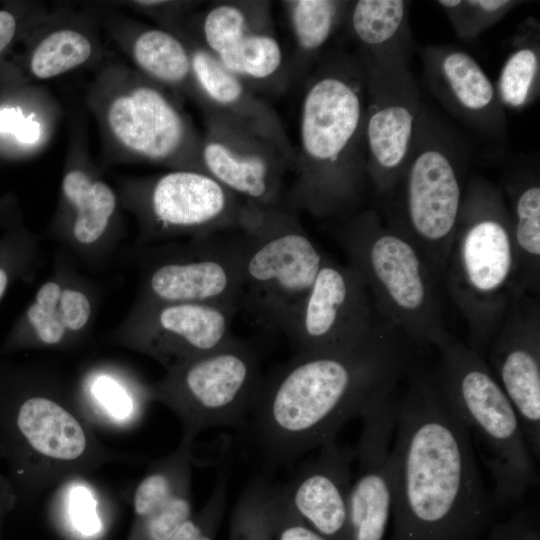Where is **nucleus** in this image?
<instances>
[{
  "label": "nucleus",
  "mask_w": 540,
  "mask_h": 540,
  "mask_svg": "<svg viewBox=\"0 0 540 540\" xmlns=\"http://www.w3.org/2000/svg\"><path fill=\"white\" fill-rule=\"evenodd\" d=\"M406 375L391 448V540H476L495 502L472 443L434 372L411 367Z\"/></svg>",
  "instance_id": "f257e3e1"
},
{
  "label": "nucleus",
  "mask_w": 540,
  "mask_h": 540,
  "mask_svg": "<svg viewBox=\"0 0 540 540\" xmlns=\"http://www.w3.org/2000/svg\"><path fill=\"white\" fill-rule=\"evenodd\" d=\"M408 340L379 318L359 344L295 354L263 377L249 421L270 463H289L336 439L339 430L396 388L412 367Z\"/></svg>",
  "instance_id": "f03ea898"
},
{
  "label": "nucleus",
  "mask_w": 540,
  "mask_h": 540,
  "mask_svg": "<svg viewBox=\"0 0 540 540\" xmlns=\"http://www.w3.org/2000/svg\"><path fill=\"white\" fill-rule=\"evenodd\" d=\"M294 180L282 205L340 221L363 210L366 172L365 70L354 52L328 49L304 82Z\"/></svg>",
  "instance_id": "7ed1b4c3"
},
{
  "label": "nucleus",
  "mask_w": 540,
  "mask_h": 540,
  "mask_svg": "<svg viewBox=\"0 0 540 540\" xmlns=\"http://www.w3.org/2000/svg\"><path fill=\"white\" fill-rule=\"evenodd\" d=\"M0 438L18 503L102 465L131 459L99 441L73 377L1 353Z\"/></svg>",
  "instance_id": "20e7f679"
},
{
  "label": "nucleus",
  "mask_w": 540,
  "mask_h": 540,
  "mask_svg": "<svg viewBox=\"0 0 540 540\" xmlns=\"http://www.w3.org/2000/svg\"><path fill=\"white\" fill-rule=\"evenodd\" d=\"M470 140L426 105L401 174L373 208L419 251L441 285L471 174Z\"/></svg>",
  "instance_id": "39448f33"
},
{
  "label": "nucleus",
  "mask_w": 540,
  "mask_h": 540,
  "mask_svg": "<svg viewBox=\"0 0 540 540\" xmlns=\"http://www.w3.org/2000/svg\"><path fill=\"white\" fill-rule=\"evenodd\" d=\"M467 323V344L484 358L518 293L511 223L498 185L470 174L443 283Z\"/></svg>",
  "instance_id": "423d86ee"
},
{
  "label": "nucleus",
  "mask_w": 540,
  "mask_h": 540,
  "mask_svg": "<svg viewBox=\"0 0 540 540\" xmlns=\"http://www.w3.org/2000/svg\"><path fill=\"white\" fill-rule=\"evenodd\" d=\"M86 102L113 162L204 172L201 138L179 96L122 62L101 65Z\"/></svg>",
  "instance_id": "0eeeda50"
},
{
  "label": "nucleus",
  "mask_w": 540,
  "mask_h": 540,
  "mask_svg": "<svg viewBox=\"0 0 540 540\" xmlns=\"http://www.w3.org/2000/svg\"><path fill=\"white\" fill-rule=\"evenodd\" d=\"M334 237L380 319L421 346L440 350L454 339L444 320L441 283L419 251L373 208L337 221Z\"/></svg>",
  "instance_id": "6e6552de"
},
{
  "label": "nucleus",
  "mask_w": 540,
  "mask_h": 540,
  "mask_svg": "<svg viewBox=\"0 0 540 540\" xmlns=\"http://www.w3.org/2000/svg\"><path fill=\"white\" fill-rule=\"evenodd\" d=\"M440 352L437 384L492 477L494 502L521 499L538 484V471L514 406L467 344L453 339Z\"/></svg>",
  "instance_id": "1a4fd4ad"
},
{
  "label": "nucleus",
  "mask_w": 540,
  "mask_h": 540,
  "mask_svg": "<svg viewBox=\"0 0 540 540\" xmlns=\"http://www.w3.org/2000/svg\"><path fill=\"white\" fill-rule=\"evenodd\" d=\"M242 246L241 307L252 323L280 329L305 296L323 263V252L298 213L246 202L238 230Z\"/></svg>",
  "instance_id": "9d476101"
},
{
  "label": "nucleus",
  "mask_w": 540,
  "mask_h": 540,
  "mask_svg": "<svg viewBox=\"0 0 540 540\" xmlns=\"http://www.w3.org/2000/svg\"><path fill=\"white\" fill-rule=\"evenodd\" d=\"M263 377L252 344L238 338L166 371L150 382L152 402L171 410L182 426L180 443L193 445L213 427H240L249 421Z\"/></svg>",
  "instance_id": "9b49d317"
},
{
  "label": "nucleus",
  "mask_w": 540,
  "mask_h": 540,
  "mask_svg": "<svg viewBox=\"0 0 540 540\" xmlns=\"http://www.w3.org/2000/svg\"><path fill=\"white\" fill-rule=\"evenodd\" d=\"M117 193L136 219L135 246L239 230L246 204L210 175L192 170L124 178Z\"/></svg>",
  "instance_id": "f8f14e48"
},
{
  "label": "nucleus",
  "mask_w": 540,
  "mask_h": 540,
  "mask_svg": "<svg viewBox=\"0 0 540 540\" xmlns=\"http://www.w3.org/2000/svg\"><path fill=\"white\" fill-rule=\"evenodd\" d=\"M138 271L135 301L203 303L241 307L242 246L236 231L186 241L133 246Z\"/></svg>",
  "instance_id": "ddd939ff"
},
{
  "label": "nucleus",
  "mask_w": 540,
  "mask_h": 540,
  "mask_svg": "<svg viewBox=\"0 0 540 540\" xmlns=\"http://www.w3.org/2000/svg\"><path fill=\"white\" fill-rule=\"evenodd\" d=\"M81 269L64 248L55 251L49 275L8 330L1 354L70 351L88 340L105 287Z\"/></svg>",
  "instance_id": "4468645a"
},
{
  "label": "nucleus",
  "mask_w": 540,
  "mask_h": 540,
  "mask_svg": "<svg viewBox=\"0 0 540 540\" xmlns=\"http://www.w3.org/2000/svg\"><path fill=\"white\" fill-rule=\"evenodd\" d=\"M78 140L64 166L48 233L82 268L100 271L125 238L122 206L117 191L86 157L82 138Z\"/></svg>",
  "instance_id": "2eb2a0df"
},
{
  "label": "nucleus",
  "mask_w": 540,
  "mask_h": 540,
  "mask_svg": "<svg viewBox=\"0 0 540 540\" xmlns=\"http://www.w3.org/2000/svg\"><path fill=\"white\" fill-rule=\"evenodd\" d=\"M237 312L203 303L134 301L106 340L171 371L235 339L231 326Z\"/></svg>",
  "instance_id": "dca6fc26"
},
{
  "label": "nucleus",
  "mask_w": 540,
  "mask_h": 540,
  "mask_svg": "<svg viewBox=\"0 0 540 540\" xmlns=\"http://www.w3.org/2000/svg\"><path fill=\"white\" fill-rule=\"evenodd\" d=\"M379 317L358 273L325 254L302 300L280 326L296 354L351 348L366 339Z\"/></svg>",
  "instance_id": "f3484780"
},
{
  "label": "nucleus",
  "mask_w": 540,
  "mask_h": 540,
  "mask_svg": "<svg viewBox=\"0 0 540 540\" xmlns=\"http://www.w3.org/2000/svg\"><path fill=\"white\" fill-rule=\"evenodd\" d=\"M363 67L366 172L377 199L401 174L426 104L409 66Z\"/></svg>",
  "instance_id": "a211bd4d"
},
{
  "label": "nucleus",
  "mask_w": 540,
  "mask_h": 540,
  "mask_svg": "<svg viewBox=\"0 0 540 540\" xmlns=\"http://www.w3.org/2000/svg\"><path fill=\"white\" fill-rule=\"evenodd\" d=\"M487 365L519 417L528 447L540 458V300L516 293L488 349Z\"/></svg>",
  "instance_id": "6ab92c4d"
},
{
  "label": "nucleus",
  "mask_w": 540,
  "mask_h": 540,
  "mask_svg": "<svg viewBox=\"0 0 540 540\" xmlns=\"http://www.w3.org/2000/svg\"><path fill=\"white\" fill-rule=\"evenodd\" d=\"M395 389L373 401L360 415L363 423L355 448L357 473L349 492L345 540H384L392 516Z\"/></svg>",
  "instance_id": "aec40b11"
},
{
  "label": "nucleus",
  "mask_w": 540,
  "mask_h": 540,
  "mask_svg": "<svg viewBox=\"0 0 540 540\" xmlns=\"http://www.w3.org/2000/svg\"><path fill=\"white\" fill-rule=\"evenodd\" d=\"M204 116L201 161L205 173L248 203L282 205L283 178L291 170L282 152L217 114Z\"/></svg>",
  "instance_id": "412c9836"
},
{
  "label": "nucleus",
  "mask_w": 540,
  "mask_h": 540,
  "mask_svg": "<svg viewBox=\"0 0 540 540\" xmlns=\"http://www.w3.org/2000/svg\"><path fill=\"white\" fill-rule=\"evenodd\" d=\"M431 95L455 121L486 140L501 141L506 110L494 83L467 51L447 44L416 46Z\"/></svg>",
  "instance_id": "4be33fe9"
},
{
  "label": "nucleus",
  "mask_w": 540,
  "mask_h": 540,
  "mask_svg": "<svg viewBox=\"0 0 540 540\" xmlns=\"http://www.w3.org/2000/svg\"><path fill=\"white\" fill-rule=\"evenodd\" d=\"M173 33L181 36L189 48L199 93L198 105L204 114H217L270 142L282 152L292 167L295 146L274 108L185 32L177 29Z\"/></svg>",
  "instance_id": "5701e85b"
},
{
  "label": "nucleus",
  "mask_w": 540,
  "mask_h": 540,
  "mask_svg": "<svg viewBox=\"0 0 540 540\" xmlns=\"http://www.w3.org/2000/svg\"><path fill=\"white\" fill-rule=\"evenodd\" d=\"M355 448L335 440L300 466L285 485L277 486L291 510L327 540H345Z\"/></svg>",
  "instance_id": "b1692460"
},
{
  "label": "nucleus",
  "mask_w": 540,
  "mask_h": 540,
  "mask_svg": "<svg viewBox=\"0 0 540 540\" xmlns=\"http://www.w3.org/2000/svg\"><path fill=\"white\" fill-rule=\"evenodd\" d=\"M411 1H349L342 31L364 66H409L416 50L410 28Z\"/></svg>",
  "instance_id": "393cba45"
},
{
  "label": "nucleus",
  "mask_w": 540,
  "mask_h": 540,
  "mask_svg": "<svg viewBox=\"0 0 540 540\" xmlns=\"http://www.w3.org/2000/svg\"><path fill=\"white\" fill-rule=\"evenodd\" d=\"M75 391L93 424L127 429L139 423L152 402L149 384L130 367L110 359L93 361L73 377Z\"/></svg>",
  "instance_id": "a878e982"
},
{
  "label": "nucleus",
  "mask_w": 540,
  "mask_h": 540,
  "mask_svg": "<svg viewBox=\"0 0 540 540\" xmlns=\"http://www.w3.org/2000/svg\"><path fill=\"white\" fill-rule=\"evenodd\" d=\"M112 37L133 68L178 96L198 104L199 93L185 40L166 29L126 19L110 26Z\"/></svg>",
  "instance_id": "bb28decb"
},
{
  "label": "nucleus",
  "mask_w": 540,
  "mask_h": 540,
  "mask_svg": "<svg viewBox=\"0 0 540 540\" xmlns=\"http://www.w3.org/2000/svg\"><path fill=\"white\" fill-rule=\"evenodd\" d=\"M509 212L519 292H540V174L535 161L510 166L499 186Z\"/></svg>",
  "instance_id": "cd10ccee"
},
{
  "label": "nucleus",
  "mask_w": 540,
  "mask_h": 540,
  "mask_svg": "<svg viewBox=\"0 0 540 540\" xmlns=\"http://www.w3.org/2000/svg\"><path fill=\"white\" fill-rule=\"evenodd\" d=\"M280 3L294 47L287 61L290 80L306 79L331 41L342 31L349 0H284Z\"/></svg>",
  "instance_id": "c85d7f7f"
},
{
  "label": "nucleus",
  "mask_w": 540,
  "mask_h": 540,
  "mask_svg": "<svg viewBox=\"0 0 540 540\" xmlns=\"http://www.w3.org/2000/svg\"><path fill=\"white\" fill-rule=\"evenodd\" d=\"M271 7L267 0L218 1L187 17L177 29L217 56L250 33L275 30Z\"/></svg>",
  "instance_id": "c756f323"
},
{
  "label": "nucleus",
  "mask_w": 540,
  "mask_h": 540,
  "mask_svg": "<svg viewBox=\"0 0 540 540\" xmlns=\"http://www.w3.org/2000/svg\"><path fill=\"white\" fill-rule=\"evenodd\" d=\"M215 57L258 94L278 95L291 84L275 30L250 33Z\"/></svg>",
  "instance_id": "7c9ffc66"
},
{
  "label": "nucleus",
  "mask_w": 540,
  "mask_h": 540,
  "mask_svg": "<svg viewBox=\"0 0 540 540\" xmlns=\"http://www.w3.org/2000/svg\"><path fill=\"white\" fill-rule=\"evenodd\" d=\"M506 109L521 111L532 104L540 92V26L526 18L516 29L511 49L494 84Z\"/></svg>",
  "instance_id": "2f4dec72"
},
{
  "label": "nucleus",
  "mask_w": 540,
  "mask_h": 540,
  "mask_svg": "<svg viewBox=\"0 0 540 540\" xmlns=\"http://www.w3.org/2000/svg\"><path fill=\"white\" fill-rule=\"evenodd\" d=\"M94 34L74 22L60 23L43 30L34 43L28 59L30 74L37 80H48L78 69L98 52Z\"/></svg>",
  "instance_id": "473e14b6"
},
{
  "label": "nucleus",
  "mask_w": 540,
  "mask_h": 540,
  "mask_svg": "<svg viewBox=\"0 0 540 540\" xmlns=\"http://www.w3.org/2000/svg\"><path fill=\"white\" fill-rule=\"evenodd\" d=\"M0 302L16 282L31 283L42 264L40 235L23 222L18 207L5 201L0 205Z\"/></svg>",
  "instance_id": "72a5a7b5"
},
{
  "label": "nucleus",
  "mask_w": 540,
  "mask_h": 540,
  "mask_svg": "<svg viewBox=\"0 0 540 540\" xmlns=\"http://www.w3.org/2000/svg\"><path fill=\"white\" fill-rule=\"evenodd\" d=\"M192 450L193 445L179 443L172 453L150 465L133 493L134 520L145 517L191 487Z\"/></svg>",
  "instance_id": "f704fd0d"
},
{
  "label": "nucleus",
  "mask_w": 540,
  "mask_h": 540,
  "mask_svg": "<svg viewBox=\"0 0 540 540\" xmlns=\"http://www.w3.org/2000/svg\"><path fill=\"white\" fill-rule=\"evenodd\" d=\"M456 36L471 42L521 5L516 0H438Z\"/></svg>",
  "instance_id": "c9c22d12"
},
{
  "label": "nucleus",
  "mask_w": 540,
  "mask_h": 540,
  "mask_svg": "<svg viewBox=\"0 0 540 540\" xmlns=\"http://www.w3.org/2000/svg\"><path fill=\"white\" fill-rule=\"evenodd\" d=\"M271 487L259 480L244 490L234 508L229 540H274L270 513Z\"/></svg>",
  "instance_id": "e433bc0d"
},
{
  "label": "nucleus",
  "mask_w": 540,
  "mask_h": 540,
  "mask_svg": "<svg viewBox=\"0 0 540 540\" xmlns=\"http://www.w3.org/2000/svg\"><path fill=\"white\" fill-rule=\"evenodd\" d=\"M69 527L83 538L98 536L103 529L98 495L84 477L68 479L59 485Z\"/></svg>",
  "instance_id": "4c0bfd02"
},
{
  "label": "nucleus",
  "mask_w": 540,
  "mask_h": 540,
  "mask_svg": "<svg viewBox=\"0 0 540 540\" xmlns=\"http://www.w3.org/2000/svg\"><path fill=\"white\" fill-rule=\"evenodd\" d=\"M191 487L145 517L134 520L130 540H169L192 516Z\"/></svg>",
  "instance_id": "58836bf2"
},
{
  "label": "nucleus",
  "mask_w": 540,
  "mask_h": 540,
  "mask_svg": "<svg viewBox=\"0 0 540 540\" xmlns=\"http://www.w3.org/2000/svg\"><path fill=\"white\" fill-rule=\"evenodd\" d=\"M230 469L226 464L219 472L212 492L202 506L169 540H215L225 505Z\"/></svg>",
  "instance_id": "ea45409f"
},
{
  "label": "nucleus",
  "mask_w": 540,
  "mask_h": 540,
  "mask_svg": "<svg viewBox=\"0 0 540 540\" xmlns=\"http://www.w3.org/2000/svg\"><path fill=\"white\" fill-rule=\"evenodd\" d=\"M270 513L274 540H327L291 510L277 486L271 487Z\"/></svg>",
  "instance_id": "a19ab883"
},
{
  "label": "nucleus",
  "mask_w": 540,
  "mask_h": 540,
  "mask_svg": "<svg viewBox=\"0 0 540 540\" xmlns=\"http://www.w3.org/2000/svg\"><path fill=\"white\" fill-rule=\"evenodd\" d=\"M200 1H133L131 6L151 17L160 28L173 31L196 12Z\"/></svg>",
  "instance_id": "79ce46f5"
},
{
  "label": "nucleus",
  "mask_w": 540,
  "mask_h": 540,
  "mask_svg": "<svg viewBox=\"0 0 540 540\" xmlns=\"http://www.w3.org/2000/svg\"><path fill=\"white\" fill-rule=\"evenodd\" d=\"M487 540H540L536 511L525 509L507 521L497 523L492 527Z\"/></svg>",
  "instance_id": "37998d69"
},
{
  "label": "nucleus",
  "mask_w": 540,
  "mask_h": 540,
  "mask_svg": "<svg viewBox=\"0 0 540 540\" xmlns=\"http://www.w3.org/2000/svg\"><path fill=\"white\" fill-rule=\"evenodd\" d=\"M18 504L17 492L6 474L0 473V527L4 517Z\"/></svg>",
  "instance_id": "c03bdc74"
},
{
  "label": "nucleus",
  "mask_w": 540,
  "mask_h": 540,
  "mask_svg": "<svg viewBox=\"0 0 540 540\" xmlns=\"http://www.w3.org/2000/svg\"><path fill=\"white\" fill-rule=\"evenodd\" d=\"M31 121L24 119L23 114L16 108L0 110V132L14 133L16 136Z\"/></svg>",
  "instance_id": "a18cd8bd"
},
{
  "label": "nucleus",
  "mask_w": 540,
  "mask_h": 540,
  "mask_svg": "<svg viewBox=\"0 0 540 540\" xmlns=\"http://www.w3.org/2000/svg\"><path fill=\"white\" fill-rule=\"evenodd\" d=\"M18 30V21L15 15L0 9V54L11 44Z\"/></svg>",
  "instance_id": "49530a36"
},
{
  "label": "nucleus",
  "mask_w": 540,
  "mask_h": 540,
  "mask_svg": "<svg viewBox=\"0 0 540 540\" xmlns=\"http://www.w3.org/2000/svg\"><path fill=\"white\" fill-rule=\"evenodd\" d=\"M4 456H5L4 446L0 438V463L4 462Z\"/></svg>",
  "instance_id": "de8ad7c7"
}]
</instances>
